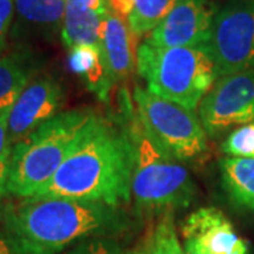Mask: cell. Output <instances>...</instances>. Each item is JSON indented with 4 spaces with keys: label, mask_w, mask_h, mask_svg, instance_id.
Segmentation results:
<instances>
[{
    "label": "cell",
    "mask_w": 254,
    "mask_h": 254,
    "mask_svg": "<svg viewBox=\"0 0 254 254\" xmlns=\"http://www.w3.org/2000/svg\"><path fill=\"white\" fill-rule=\"evenodd\" d=\"M133 99L138 118L154 140L182 164L202 161L208 153V134L192 110L158 98L136 85Z\"/></svg>",
    "instance_id": "cell-6"
},
{
    "label": "cell",
    "mask_w": 254,
    "mask_h": 254,
    "mask_svg": "<svg viewBox=\"0 0 254 254\" xmlns=\"http://www.w3.org/2000/svg\"><path fill=\"white\" fill-rule=\"evenodd\" d=\"M11 150H13V144L9 137L7 118H1L0 119V161L10 160Z\"/></svg>",
    "instance_id": "cell-23"
},
{
    "label": "cell",
    "mask_w": 254,
    "mask_h": 254,
    "mask_svg": "<svg viewBox=\"0 0 254 254\" xmlns=\"http://www.w3.org/2000/svg\"><path fill=\"white\" fill-rule=\"evenodd\" d=\"M184 253L185 254H208L202 252L198 246L190 240H184Z\"/></svg>",
    "instance_id": "cell-28"
},
{
    "label": "cell",
    "mask_w": 254,
    "mask_h": 254,
    "mask_svg": "<svg viewBox=\"0 0 254 254\" xmlns=\"http://www.w3.org/2000/svg\"><path fill=\"white\" fill-rule=\"evenodd\" d=\"M199 120L212 138L254 123V71L220 76L199 103Z\"/></svg>",
    "instance_id": "cell-8"
},
{
    "label": "cell",
    "mask_w": 254,
    "mask_h": 254,
    "mask_svg": "<svg viewBox=\"0 0 254 254\" xmlns=\"http://www.w3.org/2000/svg\"><path fill=\"white\" fill-rule=\"evenodd\" d=\"M130 254H185L173 215H163Z\"/></svg>",
    "instance_id": "cell-18"
},
{
    "label": "cell",
    "mask_w": 254,
    "mask_h": 254,
    "mask_svg": "<svg viewBox=\"0 0 254 254\" xmlns=\"http://www.w3.org/2000/svg\"><path fill=\"white\" fill-rule=\"evenodd\" d=\"M177 1L178 0H133L134 7L127 20L133 36L137 38L150 34L174 9Z\"/></svg>",
    "instance_id": "cell-19"
},
{
    "label": "cell",
    "mask_w": 254,
    "mask_h": 254,
    "mask_svg": "<svg viewBox=\"0 0 254 254\" xmlns=\"http://www.w3.org/2000/svg\"><path fill=\"white\" fill-rule=\"evenodd\" d=\"M205 47L218 78L254 71V0L232 1L219 10Z\"/></svg>",
    "instance_id": "cell-7"
},
{
    "label": "cell",
    "mask_w": 254,
    "mask_h": 254,
    "mask_svg": "<svg viewBox=\"0 0 254 254\" xmlns=\"http://www.w3.org/2000/svg\"><path fill=\"white\" fill-rule=\"evenodd\" d=\"M63 86L53 76L44 75L31 79L7 118L11 144L20 143L38 127L55 118L63 108Z\"/></svg>",
    "instance_id": "cell-10"
},
{
    "label": "cell",
    "mask_w": 254,
    "mask_h": 254,
    "mask_svg": "<svg viewBox=\"0 0 254 254\" xmlns=\"http://www.w3.org/2000/svg\"><path fill=\"white\" fill-rule=\"evenodd\" d=\"M102 16L88 9L81 0H66L61 40L66 48L78 46L100 47Z\"/></svg>",
    "instance_id": "cell-15"
},
{
    "label": "cell",
    "mask_w": 254,
    "mask_h": 254,
    "mask_svg": "<svg viewBox=\"0 0 254 254\" xmlns=\"http://www.w3.org/2000/svg\"><path fill=\"white\" fill-rule=\"evenodd\" d=\"M122 208L105 203L26 198L3 209V233L14 254H60L68 246L125 230Z\"/></svg>",
    "instance_id": "cell-2"
},
{
    "label": "cell",
    "mask_w": 254,
    "mask_h": 254,
    "mask_svg": "<svg viewBox=\"0 0 254 254\" xmlns=\"http://www.w3.org/2000/svg\"><path fill=\"white\" fill-rule=\"evenodd\" d=\"M133 167V148L122 122L96 115L79 144L31 198H63L120 208L130 202Z\"/></svg>",
    "instance_id": "cell-1"
},
{
    "label": "cell",
    "mask_w": 254,
    "mask_h": 254,
    "mask_svg": "<svg viewBox=\"0 0 254 254\" xmlns=\"http://www.w3.org/2000/svg\"><path fill=\"white\" fill-rule=\"evenodd\" d=\"M81 1L88 7V9L93 10L95 13H98L102 17L109 11V7H108L106 0H81Z\"/></svg>",
    "instance_id": "cell-26"
},
{
    "label": "cell",
    "mask_w": 254,
    "mask_h": 254,
    "mask_svg": "<svg viewBox=\"0 0 254 254\" xmlns=\"http://www.w3.org/2000/svg\"><path fill=\"white\" fill-rule=\"evenodd\" d=\"M219 165L229 200L236 208L254 212V158L225 157Z\"/></svg>",
    "instance_id": "cell-14"
},
{
    "label": "cell",
    "mask_w": 254,
    "mask_h": 254,
    "mask_svg": "<svg viewBox=\"0 0 254 254\" xmlns=\"http://www.w3.org/2000/svg\"><path fill=\"white\" fill-rule=\"evenodd\" d=\"M106 3H108L110 11L123 20H126V18L128 20L131 11H133V7H134L133 0H106Z\"/></svg>",
    "instance_id": "cell-24"
},
{
    "label": "cell",
    "mask_w": 254,
    "mask_h": 254,
    "mask_svg": "<svg viewBox=\"0 0 254 254\" xmlns=\"http://www.w3.org/2000/svg\"><path fill=\"white\" fill-rule=\"evenodd\" d=\"M33 72L24 54L0 55V119L9 118L18 96L33 79Z\"/></svg>",
    "instance_id": "cell-16"
},
{
    "label": "cell",
    "mask_w": 254,
    "mask_h": 254,
    "mask_svg": "<svg viewBox=\"0 0 254 254\" xmlns=\"http://www.w3.org/2000/svg\"><path fill=\"white\" fill-rule=\"evenodd\" d=\"M0 254H14L7 237L3 232H0Z\"/></svg>",
    "instance_id": "cell-27"
},
{
    "label": "cell",
    "mask_w": 254,
    "mask_h": 254,
    "mask_svg": "<svg viewBox=\"0 0 254 254\" xmlns=\"http://www.w3.org/2000/svg\"><path fill=\"white\" fill-rule=\"evenodd\" d=\"M68 64L71 71L82 75L89 91L106 99L112 89L100 47L78 46L69 50Z\"/></svg>",
    "instance_id": "cell-17"
},
{
    "label": "cell",
    "mask_w": 254,
    "mask_h": 254,
    "mask_svg": "<svg viewBox=\"0 0 254 254\" xmlns=\"http://www.w3.org/2000/svg\"><path fill=\"white\" fill-rule=\"evenodd\" d=\"M184 240H190L208 254H249V245L218 208L192 212L182 225Z\"/></svg>",
    "instance_id": "cell-11"
},
{
    "label": "cell",
    "mask_w": 254,
    "mask_h": 254,
    "mask_svg": "<svg viewBox=\"0 0 254 254\" xmlns=\"http://www.w3.org/2000/svg\"><path fill=\"white\" fill-rule=\"evenodd\" d=\"M227 157L254 158V123H249L230 133L222 144Z\"/></svg>",
    "instance_id": "cell-20"
},
{
    "label": "cell",
    "mask_w": 254,
    "mask_h": 254,
    "mask_svg": "<svg viewBox=\"0 0 254 254\" xmlns=\"http://www.w3.org/2000/svg\"><path fill=\"white\" fill-rule=\"evenodd\" d=\"M95 118L91 110L61 112L13 145L7 181L10 195L31 198L79 144Z\"/></svg>",
    "instance_id": "cell-4"
},
{
    "label": "cell",
    "mask_w": 254,
    "mask_h": 254,
    "mask_svg": "<svg viewBox=\"0 0 254 254\" xmlns=\"http://www.w3.org/2000/svg\"><path fill=\"white\" fill-rule=\"evenodd\" d=\"M215 16L216 9L209 0H178L144 41L161 48L205 47Z\"/></svg>",
    "instance_id": "cell-9"
},
{
    "label": "cell",
    "mask_w": 254,
    "mask_h": 254,
    "mask_svg": "<svg viewBox=\"0 0 254 254\" xmlns=\"http://www.w3.org/2000/svg\"><path fill=\"white\" fill-rule=\"evenodd\" d=\"M14 20V0H0V53L7 46Z\"/></svg>",
    "instance_id": "cell-22"
},
{
    "label": "cell",
    "mask_w": 254,
    "mask_h": 254,
    "mask_svg": "<svg viewBox=\"0 0 254 254\" xmlns=\"http://www.w3.org/2000/svg\"><path fill=\"white\" fill-rule=\"evenodd\" d=\"M100 50L110 85L127 79L137 64L136 37L125 20L110 10L102 18Z\"/></svg>",
    "instance_id": "cell-12"
},
{
    "label": "cell",
    "mask_w": 254,
    "mask_h": 254,
    "mask_svg": "<svg viewBox=\"0 0 254 254\" xmlns=\"http://www.w3.org/2000/svg\"><path fill=\"white\" fill-rule=\"evenodd\" d=\"M120 122L133 148L131 195L147 213L173 215L190 206L198 195L187 167L168 154L148 133L131 102H122Z\"/></svg>",
    "instance_id": "cell-3"
},
{
    "label": "cell",
    "mask_w": 254,
    "mask_h": 254,
    "mask_svg": "<svg viewBox=\"0 0 254 254\" xmlns=\"http://www.w3.org/2000/svg\"><path fill=\"white\" fill-rule=\"evenodd\" d=\"M65 254H126L110 237H93L83 240Z\"/></svg>",
    "instance_id": "cell-21"
},
{
    "label": "cell",
    "mask_w": 254,
    "mask_h": 254,
    "mask_svg": "<svg viewBox=\"0 0 254 254\" xmlns=\"http://www.w3.org/2000/svg\"><path fill=\"white\" fill-rule=\"evenodd\" d=\"M137 71L147 91L192 112L218 81L206 47L161 48L143 41L137 48Z\"/></svg>",
    "instance_id": "cell-5"
},
{
    "label": "cell",
    "mask_w": 254,
    "mask_h": 254,
    "mask_svg": "<svg viewBox=\"0 0 254 254\" xmlns=\"http://www.w3.org/2000/svg\"><path fill=\"white\" fill-rule=\"evenodd\" d=\"M66 0H14L10 36L16 40L61 36Z\"/></svg>",
    "instance_id": "cell-13"
},
{
    "label": "cell",
    "mask_w": 254,
    "mask_h": 254,
    "mask_svg": "<svg viewBox=\"0 0 254 254\" xmlns=\"http://www.w3.org/2000/svg\"><path fill=\"white\" fill-rule=\"evenodd\" d=\"M9 165L10 160L0 161V205L7 192V181H9Z\"/></svg>",
    "instance_id": "cell-25"
}]
</instances>
